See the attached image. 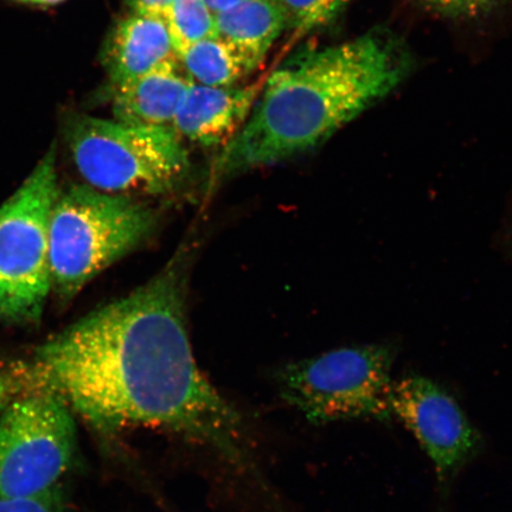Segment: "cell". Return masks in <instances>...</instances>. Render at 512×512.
<instances>
[{
  "instance_id": "6",
  "label": "cell",
  "mask_w": 512,
  "mask_h": 512,
  "mask_svg": "<svg viewBox=\"0 0 512 512\" xmlns=\"http://www.w3.org/2000/svg\"><path fill=\"white\" fill-rule=\"evenodd\" d=\"M395 355L393 345L369 344L293 362L279 371V393L313 425L387 422Z\"/></svg>"
},
{
  "instance_id": "16",
  "label": "cell",
  "mask_w": 512,
  "mask_h": 512,
  "mask_svg": "<svg viewBox=\"0 0 512 512\" xmlns=\"http://www.w3.org/2000/svg\"><path fill=\"white\" fill-rule=\"evenodd\" d=\"M0 512H67L59 486L46 494L25 498H0Z\"/></svg>"
},
{
  "instance_id": "20",
  "label": "cell",
  "mask_w": 512,
  "mask_h": 512,
  "mask_svg": "<svg viewBox=\"0 0 512 512\" xmlns=\"http://www.w3.org/2000/svg\"><path fill=\"white\" fill-rule=\"evenodd\" d=\"M12 395L11 384L4 376L0 375V413L9 405Z\"/></svg>"
},
{
  "instance_id": "4",
  "label": "cell",
  "mask_w": 512,
  "mask_h": 512,
  "mask_svg": "<svg viewBox=\"0 0 512 512\" xmlns=\"http://www.w3.org/2000/svg\"><path fill=\"white\" fill-rule=\"evenodd\" d=\"M64 137L83 179L108 194L169 195L190 174L188 151L172 127L74 114L64 124Z\"/></svg>"
},
{
  "instance_id": "7",
  "label": "cell",
  "mask_w": 512,
  "mask_h": 512,
  "mask_svg": "<svg viewBox=\"0 0 512 512\" xmlns=\"http://www.w3.org/2000/svg\"><path fill=\"white\" fill-rule=\"evenodd\" d=\"M76 453L72 409L38 389L0 413V498L46 494L59 486Z\"/></svg>"
},
{
  "instance_id": "9",
  "label": "cell",
  "mask_w": 512,
  "mask_h": 512,
  "mask_svg": "<svg viewBox=\"0 0 512 512\" xmlns=\"http://www.w3.org/2000/svg\"><path fill=\"white\" fill-rule=\"evenodd\" d=\"M264 85L208 87L192 82L172 128L183 140L222 150L247 123Z\"/></svg>"
},
{
  "instance_id": "2",
  "label": "cell",
  "mask_w": 512,
  "mask_h": 512,
  "mask_svg": "<svg viewBox=\"0 0 512 512\" xmlns=\"http://www.w3.org/2000/svg\"><path fill=\"white\" fill-rule=\"evenodd\" d=\"M407 67L392 40L368 34L310 51L275 70L245 126L216 158L207 191L224 179L316 149L392 93Z\"/></svg>"
},
{
  "instance_id": "10",
  "label": "cell",
  "mask_w": 512,
  "mask_h": 512,
  "mask_svg": "<svg viewBox=\"0 0 512 512\" xmlns=\"http://www.w3.org/2000/svg\"><path fill=\"white\" fill-rule=\"evenodd\" d=\"M102 61L111 89L179 62L163 19L128 14L107 36Z\"/></svg>"
},
{
  "instance_id": "8",
  "label": "cell",
  "mask_w": 512,
  "mask_h": 512,
  "mask_svg": "<svg viewBox=\"0 0 512 512\" xmlns=\"http://www.w3.org/2000/svg\"><path fill=\"white\" fill-rule=\"evenodd\" d=\"M398 419L418 440L437 473L441 498L484 448L483 435L458 401L438 383L420 375L393 381L389 398Z\"/></svg>"
},
{
  "instance_id": "1",
  "label": "cell",
  "mask_w": 512,
  "mask_h": 512,
  "mask_svg": "<svg viewBox=\"0 0 512 512\" xmlns=\"http://www.w3.org/2000/svg\"><path fill=\"white\" fill-rule=\"evenodd\" d=\"M189 260L188 248L179 249L146 284L50 338L31 374L95 431L160 428L239 459L241 415L202 374L191 348Z\"/></svg>"
},
{
  "instance_id": "5",
  "label": "cell",
  "mask_w": 512,
  "mask_h": 512,
  "mask_svg": "<svg viewBox=\"0 0 512 512\" xmlns=\"http://www.w3.org/2000/svg\"><path fill=\"white\" fill-rule=\"evenodd\" d=\"M59 192L53 145L0 206V323L40 322L53 292L49 221Z\"/></svg>"
},
{
  "instance_id": "18",
  "label": "cell",
  "mask_w": 512,
  "mask_h": 512,
  "mask_svg": "<svg viewBox=\"0 0 512 512\" xmlns=\"http://www.w3.org/2000/svg\"><path fill=\"white\" fill-rule=\"evenodd\" d=\"M175 0H127L130 14L163 19Z\"/></svg>"
},
{
  "instance_id": "21",
  "label": "cell",
  "mask_w": 512,
  "mask_h": 512,
  "mask_svg": "<svg viewBox=\"0 0 512 512\" xmlns=\"http://www.w3.org/2000/svg\"><path fill=\"white\" fill-rule=\"evenodd\" d=\"M16 2L41 5V6H50L56 5L64 2V0H16Z\"/></svg>"
},
{
  "instance_id": "15",
  "label": "cell",
  "mask_w": 512,
  "mask_h": 512,
  "mask_svg": "<svg viewBox=\"0 0 512 512\" xmlns=\"http://www.w3.org/2000/svg\"><path fill=\"white\" fill-rule=\"evenodd\" d=\"M347 0H279L287 29L299 35L315 30L334 19Z\"/></svg>"
},
{
  "instance_id": "3",
  "label": "cell",
  "mask_w": 512,
  "mask_h": 512,
  "mask_svg": "<svg viewBox=\"0 0 512 512\" xmlns=\"http://www.w3.org/2000/svg\"><path fill=\"white\" fill-rule=\"evenodd\" d=\"M158 224L155 210L132 196L88 184L59 192L49 221L53 292L72 300L107 267L142 246Z\"/></svg>"
},
{
  "instance_id": "12",
  "label": "cell",
  "mask_w": 512,
  "mask_h": 512,
  "mask_svg": "<svg viewBox=\"0 0 512 512\" xmlns=\"http://www.w3.org/2000/svg\"><path fill=\"white\" fill-rule=\"evenodd\" d=\"M286 29L279 0H241L215 16V36L232 44L258 67Z\"/></svg>"
},
{
  "instance_id": "13",
  "label": "cell",
  "mask_w": 512,
  "mask_h": 512,
  "mask_svg": "<svg viewBox=\"0 0 512 512\" xmlns=\"http://www.w3.org/2000/svg\"><path fill=\"white\" fill-rule=\"evenodd\" d=\"M178 60L192 82L208 87H234L258 68L232 44L216 36L192 44Z\"/></svg>"
},
{
  "instance_id": "17",
  "label": "cell",
  "mask_w": 512,
  "mask_h": 512,
  "mask_svg": "<svg viewBox=\"0 0 512 512\" xmlns=\"http://www.w3.org/2000/svg\"><path fill=\"white\" fill-rule=\"evenodd\" d=\"M426 8L448 17H476L501 0H418Z\"/></svg>"
},
{
  "instance_id": "14",
  "label": "cell",
  "mask_w": 512,
  "mask_h": 512,
  "mask_svg": "<svg viewBox=\"0 0 512 512\" xmlns=\"http://www.w3.org/2000/svg\"><path fill=\"white\" fill-rule=\"evenodd\" d=\"M177 55L215 36V15L203 0H175L163 18Z\"/></svg>"
},
{
  "instance_id": "11",
  "label": "cell",
  "mask_w": 512,
  "mask_h": 512,
  "mask_svg": "<svg viewBox=\"0 0 512 512\" xmlns=\"http://www.w3.org/2000/svg\"><path fill=\"white\" fill-rule=\"evenodd\" d=\"M191 83L177 62L113 88L114 120L130 126L172 127Z\"/></svg>"
},
{
  "instance_id": "19",
  "label": "cell",
  "mask_w": 512,
  "mask_h": 512,
  "mask_svg": "<svg viewBox=\"0 0 512 512\" xmlns=\"http://www.w3.org/2000/svg\"><path fill=\"white\" fill-rule=\"evenodd\" d=\"M203 2L207 4L210 11L216 16L233 8V6L240 3L241 0H203Z\"/></svg>"
}]
</instances>
